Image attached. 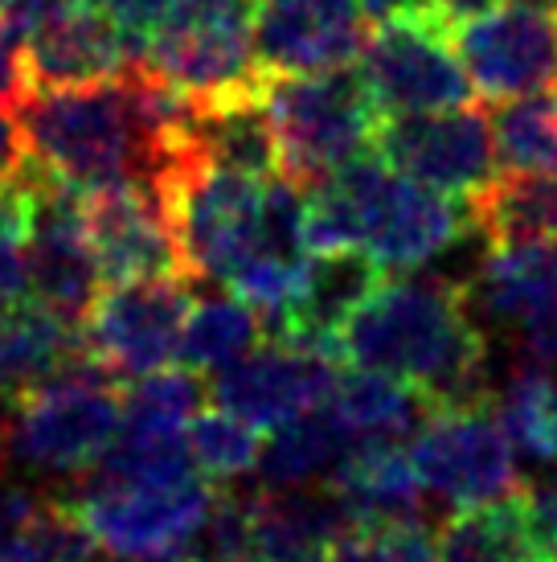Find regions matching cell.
<instances>
[{"instance_id":"25","label":"cell","mask_w":557,"mask_h":562,"mask_svg":"<svg viewBox=\"0 0 557 562\" xmlns=\"http://www.w3.org/2000/svg\"><path fill=\"white\" fill-rule=\"evenodd\" d=\"M259 341H263V316L238 296H214L189 308L177 361L193 374L230 370L234 361L247 358Z\"/></svg>"},{"instance_id":"31","label":"cell","mask_w":557,"mask_h":562,"mask_svg":"<svg viewBox=\"0 0 557 562\" xmlns=\"http://www.w3.org/2000/svg\"><path fill=\"white\" fill-rule=\"evenodd\" d=\"M554 378L545 374L542 366H525L509 378V386L500 394V423L509 431L512 448H521L528 456H542L545 439V415H549V398H554Z\"/></svg>"},{"instance_id":"28","label":"cell","mask_w":557,"mask_h":562,"mask_svg":"<svg viewBox=\"0 0 557 562\" xmlns=\"http://www.w3.org/2000/svg\"><path fill=\"white\" fill-rule=\"evenodd\" d=\"M263 443L266 431H259L254 423H247L226 406H202L185 427L189 460L209 484L238 481V476L259 469Z\"/></svg>"},{"instance_id":"19","label":"cell","mask_w":557,"mask_h":562,"mask_svg":"<svg viewBox=\"0 0 557 562\" xmlns=\"http://www.w3.org/2000/svg\"><path fill=\"white\" fill-rule=\"evenodd\" d=\"M459 292L467 308L504 325H525L549 304H557V238L492 247Z\"/></svg>"},{"instance_id":"24","label":"cell","mask_w":557,"mask_h":562,"mask_svg":"<svg viewBox=\"0 0 557 562\" xmlns=\"http://www.w3.org/2000/svg\"><path fill=\"white\" fill-rule=\"evenodd\" d=\"M488 120L500 169L557 177V82L504 99Z\"/></svg>"},{"instance_id":"3","label":"cell","mask_w":557,"mask_h":562,"mask_svg":"<svg viewBox=\"0 0 557 562\" xmlns=\"http://www.w3.org/2000/svg\"><path fill=\"white\" fill-rule=\"evenodd\" d=\"M124 427V391L87 353L13 398L9 456L37 472H94Z\"/></svg>"},{"instance_id":"11","label":"cell","mask_w":557,"mask_h":562,"mask_svg":"<svg viewBox=\"0 0 557 562\" xmlns=\"http://www.w3.org/2000/svg\"><path fill=\"white\" fill-rule=\"evenodd\" d=\"M451 37L480 99L504 103L557 79V0H500Z\"/></svg>"},{"instance_id":"40","label":"cell","mask_w":557,"mask_h":562,"mask_svg":"<svg viewBox=\"0 0 557 562\" xmlns=\"http://www.w3.org/2000/svg\"><path fill=\"white\" fill-rule=\"evenodd\" d=\"M4 460H9V419L0 415V469H4Z\"/></svg>"},{"instance_id":"42","label":"cell","mask_w":557,"mask_h":562,"mask_svg":"<svg viewBox=\"0 0 557 562\" xmlns=\"http://www.w3.org/2000/svg\"><path fill=\"white\" fill-rule=\"evenodd\" d=\"M554 562H557V550H554Z\"/></svg>"},{"instance_id":"9","label":"cell","mask_w":557,"mask_h":562,"mask_svg":"<svg viewBox=\"0 0 557 562\" xmlns=\"http://www.w3.org/2000/svg\"><path fill=\"white\" fill-rule=\"evenodd\" d=\"M377 157L418 186L467 202L496 177L492 120L476 103L414 115H382L373 127Z\"/></svg>"},{"instance_id":"38","label":"cell","mask_w":557,"mask_h":562,"mask_svg":"<svg viewBox=\"0 0 557 562\" xmlns=\"http://www.w3.org/2000/svg\"><path fill=\"white\" fill-rule=\"evenodd\" d=\"M542 460H554V464H557V386H554V398H549V415H545Z\"/></svg>"},{"instance_id":"41","label":"cell","mask_w":557,"mask_h":562,"mask_svg":"<svg viewBox=\"0 0 557 562\" xmlns=\"http://www.w3.org/2000/svg\"><path fill=\"white\" fill-rule=\"evenodd\" d=\"M172 562H205V559H185V554H181V559H172Z\"/></svg>"},{"instance_id":"33","label":"cell","mask_w":557,"mask_h":562,"mask_svg":"<svg viewBox=\"0 0 557 562\" xmlns=\"http://www.w3.org/2000/svg\"><path fill=\"white\" fill-rule=\"evenodd\" d=\"M377 533H382V562H439V550L431 533L418 526V517L377 526Z\"/></svg>"},{"instance_id":"7","label":"cell","mask_w":557,"mask_h":562,"mask_svg":"<svg viewBox=\"0 0 557 562\" xmlns=\"http://www.w3.org/2000/svg\"><path fill=\"white\" fill-rule=\"evenodd\" d=\"M356 75L370 91L377 115L447 111L476 99L467 66L447 25L418 4L377 16L356 54Z\"/></svg>"},{"instance_id":"27","label":"cell","mask_w":557,"mask_h":562,"mask_svg":"<svg viewBox=\"0 0 557 562\" xmlns=\"http://www.w3.org/2000/svg\"><path fill=\"white\" fill-rule=\"evenodd\" d=\"M328 411L349 436H398L414 423L418 411L427 415V403L398 378L356 366L349 374H337Z\"/></svg>"},{"instance_id":"26","label":"cell","mask_w":557,"mask_h":562,"mask_svg":"<svg viewBox=\"0 0 557 562\" xmlns=\"http://www.w3.org/2000/svg\"><path fill=\"white\" fill-rule=\"evenodd\" d=\"M344 448H349V431L332 419V411L316 406L308 415L271 431V439L263 443L259 469H263L266 488H299V484L332 472Z\"/></svg>"},{"instance_id":"18","label":"cell","mask_w":557,"mask_h":562,"mask_svg":"<svg viewBox=\"0 0 557 562\" xmlns=\"http://www.w3.org/2000/svg\"><path fill=\"white\" fill-rule=\"evenodd\" d=\"M418 493L410 452L394 436H361L341 452L328 476V497L341 505L344 521L389 526L418 517Z\"/></svg>"},{"instance_id":"23","label":"cell","mask_w":557,"mask_h":562,"mask_svg":"<svg viewBox=\"0 0 557 562\" xmlns=\"http://www.w3.org/2000/svg\"><path fill=\"white\" fill-rule=\"evenodd\" d=\"M467 226L492 247L549 243L557 238V177L545 172H496L467 198Z\"/></svg>"},{"instance_id":"39","label":"cell","mask_w":557,"mask_h":562,"mask_svg":"<svg viewBox=\"0 0 557 562\" xmlns=\"http://www.w3.org/2000/svg\"><path fill=\"white\" fill-rule=\"evenodd\" d=\"M406 4H418V0H365V9H370L373 21L386 13H398V9H406Z\"/></svg>"},{"instance_id":"5","label":"cell","mask_w":557,"mask_h":562,"mask_svg":"<svg viewBox=\"0 0 557 562\" xmlns=\"http://www.w3.org/2000/svg\"><path fill=\"white\" fill-rule=\"evenodd\" d=\"M132 54L193 103L263 82L254 63V0H177Z\"/></svg>"},{"instance_id":"22","label":"cell","mask_w":557,"mask_h":562,"mask_svg":"<svg viewBox=\"0 0 557 562\" xmlns=\"http://www.w3.org/2000/svg\"><path fill=\"white\" fill-rule=\"evenodd\" d=\"M250 521L266 562H325L332 538L341 533V505L325 493L266 488L250 497Z\"/></svg>"},{"instance_id":"14","label":"cell","mask_w":557,"mask_h":562,"mask_svg":"<svg viewBox=\"0 0 557 562\" xmlns=\"http://www.w3.org/2000/svg\"><path fill=\"white\" fill-rule=\"evenodd\" d=\"M82 231L103 283L189 280L169 214L148 181H115L82 193Z\"/></svg>"},{"instance_id":"29","label":"cell","mask_w":557,"mask_h":562,"mask_svg":"<svg viewBox=\"0 0 557 562\" xmlns=\"http://www.w3.org/2000/svg\"><path fill=\"white\" fill-rule=\"evenodd\" d=\"M205 386L193 370H152L139 374L124 391V427L127 431H152V436H177L189 419L202 411Z\"/></svg>"},{"instance_id":"2","label":"cell","mask_w":557,"mask_h":562,"mask_svg":"<svg viewBox=\"0 0 557 562\" xmlns=\"http://www.w3.org/2000/svg\"><path fill=\"white\" fill-rule=\"evenodd\" d=\"M13 115L33 165L78 193L115 181H152L160 144L124 75L75 91H25Z\"/></svg>"},{"instance_id":"12","label":"cell","mask_w":557,"mask_h":562,"mask_svg":"<svg viewBox=\"0 0 557 562\" xmlns=\"http://www.w3.org/2000/svg\"><path fill=\"white\" fill-rule=\"evenodd\" d=\"M33 214L25 235V292L49 313L82 325L99 296V267L82 231V193L30 160Z\"/></svg>"},{"instance_id":"8","label":"cell","mask_w":557,"mask_h":562,"mask_svg":"<svg viewBox=\"0 0 557 562\" xmlns=\"http://www.w3.org/2000/svg\"><path fill=\"white\" fill-rule=\"evenodd\" d=\"M410 464L418 484L455 509L504 497L521 484L516 448L500 415L484 398L459 406H431L410 443Z\"/></svg>"},{"instance_id":"21","label":"cell","mask_w":557,"mask_h":562,"mask_svg":"<svg viewBox=\"0 0 557 562\" xmlns=\"http://www.w3.org/2000/svg\"><path fill=\"white\" fill-rule=\"evenodd\" d=\"M439 562H554L533 526L525 484L504 497L459 509L439 533Z\"/></svg>"},{"instance_id":"36","label":"cell","mask_w":557,"mask_h":562,"mask_svg":"<svg viewBox=\"0 0 557 562\" xmlns=\"http://www.w3.org/2000/svg\"><path fill=\"white\" fill-rule=\"evenodd\" d=\"M525 353L533 366L542 370H557V304H549L545 313L525 321Z\"/></svg>"},{"instance_id":"34","label":"cell","mask_w":557,"mask_h":562,"mask_svg":"<svg viewBox=\"0 0 557 562\" xmlns=\"http://www.w3.org/2000/svg\"><path fill=\"white\" fill-rule=\"evenodd\" d=\"M325 562H382V533H377V526L344 521L341 533L328 547Z\"/></svg>"},{"instance_id":"13","label":"cell","mask_w":557,"mask_h":562,"mask_svg":"<svg viewBox=\"0 0 557 562\" xmlns=\"http://www.w3.org/2000/svg\"><path fill=\"white\" fill-rule=\"evenodd\" d=\"M132 42L120 21L91 0H46L21 42L25 91H75L124 75Z\"/></svg>"},{"instance_id":"20","label":"cell","mask_w":557,"mask_h":562,"mask_svg":"<svg viewBox=\"0 0 557 562\" xmlns=\"http://www.w3.org/2000/svg\"><path fill=\"white\" fill-rule=\"evenodd\" d=\"M78 353H82L78 325L49 313L30 292L0 296V398L13 403L16 394L58 374Z\"/></svg>"},{"instance_id":"15","label":"cell","mask_w":557,"mask_h":562,"mask_svg":"<svg viewBox=\"0 0 557 562\" xmlns=\"http://www.w3.org/2000/svg\"><path fill=\"white\" fill-rule=\"evenodd\" d=\"M370 21L365 0H254V63L263 75L353 66Z\"/></svg>"},{"instance_id":"16","label":"cell","mask_w":557,"mask_h":562,"mask_svg":"<svg viewBox=\"0 0 557 562\" xmlns=\"http://www.w3.org/2000/svg\"><path fill=\"white\" fill-rule=\"evenodd\" d=\"M332 361L328 353L292 345L283 337L259 341L242 361H234L226 374L217 378L214 398L234 415L254 423L259 431H275L283 423L299 419L328 403L332 394Z\"/></svg>"},{"instance_id":"35","label":"cell","mask_w":557,"mask_h":562,"mask_svg":"<svg viewBox=\"0 0 557 562\" xmlns=\"http://www.w3.org/2000/svg\"><path fill=\"white\" fill-rule=\"evenodd\" d=\"M42 493H33V488H21V484H9V488H0V542H9L16 533L25 530L33 521V514L42 509Z\"/></svg>"},{"instance_id":"37","label":"cell","mask_w":557,"mask_h":562,"mask_svg":"<svg viewBox=\"0 0 557 562\" xmlns=\"http://www.w3.org/2000/svg\"><path fill=\"white\" fill-rule=\"evenodd\" d=\"M492 4H500V0H418V9H422V13H431L434 21H439V25H447V30H459L464 21L488 13Z\"/></svg>"},{"instance_id":"30","label":"cell","mask_w":557,"mask_h":562,"mask_svg":"<svg viewBox=\"0 0 557 562\" xmlns=\"http://www.w3.org/2000/svg\"><path fill=\"white\" fill-rule=\"evenodd\" d=\"M4 547H13L25 562H99V554H103L87 530V521L62 497L42 501V509L33 514L30 526L16 538H9Z\"/></svg>"},{"instance_id":"10","label":"cell","mask_w":557,"mask_h":562,"mask_svg":"<svg viewBox=\"0 0 557 562\" xmlns=\"http://www.w3.org/2000/svg\"><path fill=\"white\" fill-rule=\"evenodd\" d=\"M193 308L189 280L107 283L78 325L82 353L115 378L152 374L177 361L181 328Z\"/></svg>"},{"instance_id":"6","label":"cell","mask_w":557,"mask_h":562,"mask_svg":"<svg viewBox=\"0 0 557 562\" xmlns=\"http://www.w3.org/2000/svg\"><path fill=\"white\" fill-rule=\"evenodd\" d=\"M70 505L111 559L172 562L197 542V533H205L214 509V484L202 472L177 484L111 481L94 472Z\"/></svg>"},{"instance_id":"4","label":"cell","mask_w":557,"mask_h":562,"mask_svg":"<svg viewBox=\"0 0 557 562\" xmlns=\"http://www.w3.org/2000/svg\"><path fill=\"white\" fill-rule=\"evenodd\" d=\"M263 103L278 144V177L311 189L370 153L377 108L353 66L311 75H263Z\"/></svg>"},{"instance_id":"17","label":"cell","mask_w":557,"mask_h":562,"mask_svg":"<svg viewBox=\"0 0 557 562\" xmlns=\"http://www.w3.org/2000/svg\"><path fill=\"white\" fill-rule=\"evenodd\" d=\"M386 267L377 263L373 255H365L361 247L311 255V263L304 267V280H299V292L287 304V313L275 321V337L337 358L341 328L386 283Z\"/></svg>"},{"instance_id":"1","label":"cell","mask_w":557,"mask_h":562,"mask_svg":"<svg viewBox=\"0 0 557 562\" xmlns=\"http://www.w3.org/2000/svg\"><path fill=\"white\" fill-rule=\"evenodd\" d=\"M337 358L406 382L427 411L484 398L488 341L447 280H386L341 328Z\"/></svg>"},{"instance_id":"32","label":"cell","mask_w":557,"mask_h":562,"mask_svg":"<svg viewBox=\"0 0 557 562\" xmlns=\"http://www.w3.org/2000/svg\"><path fill=\"white\" fill-rule=\"evenodd\" d=\"M33 214V181L30 160L25 169L0 181V296L25 292V235Z\"/></svg>"}]
</instances>
